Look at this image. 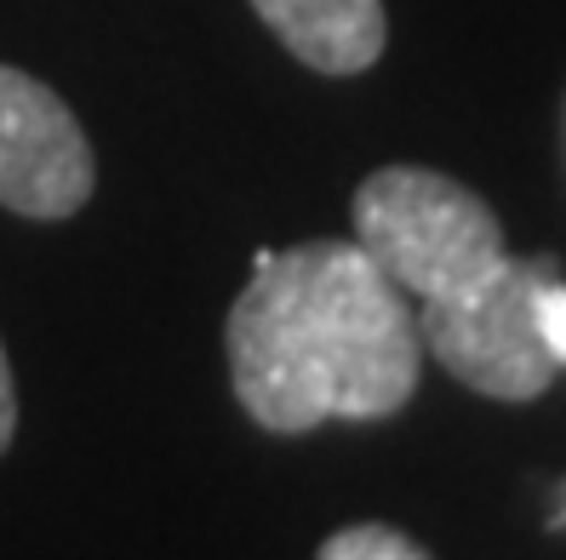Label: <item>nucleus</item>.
I'll list each match as a JSON object with an SVG mask.
<instances>
[{"label": "nucleus", "mask_w": 566, "mask_h": 560, "mask_svg": "<svg viewBox=\"0 0 566 560\" xmlns=\"http://www.w3.org/2000/svg\"><path fill=\"white\" fill-rule=\"evenodd\" d=\"M560 275L555 257H504L458 298L418 304V338L441 367L486 401H538L560 360L538 320V286Z\"/></svg>", "instance_id": "obj_3"}, {"label": "nucleus", "mask_w": 566, "mask_h": 560, "mask_svg": "<svg viewBox=\"0 0 566 560\" xmlns=\"http://www.w3.org/2000/svg\"><path fill=\"white\" fill-rule=\"evenodd\" d=\"M355 246L418 304L458 298L510 257L504 223L436 167H378L355 189Z\"/></svg>", "instance_id": "obj_2"}, {"label": "nucleus", "mask_w": 566, "mask_h": 560, "mask_svg": "<svg viewBox=\"0 0 566 560\" xmlns=\"http://www.w3.org/2000/svg\"><path fill=\"white\" fill-rule=\"evenodd\" d=\"M252 12L315 75H366L389 46L384 0H252Z\"/></svg>", "instance_id": "obj_5"}, {"label": "nucleus", "mask_w": 566, "mask_h": 560, "mask_svg": "<svg viewBox=\"0 0 566 560\" xmlns=\"http://www.w3.org/2000/svg\"><path fill=\"white\" fill-rule=\"evenodd\" d=\"M315 560H429V549L418 538H407L401 526H384V520H360V526H344L332 532Z\"/></svg>", "instance_id": "obj_6"}, {"label": "nucleus", "mask_w": 566, "mask_h": 560, "mask_svg": "<svg viewBox=\"0 0 566 560\" xmlns=\"http://www.w3.org/2000/svg\"><path fill=\"white\" fill-rule=\"evenodd\" d=\"M97 189L92 144L63 97L0 63V207L29 223L75 218Z\"/></svg>", "instance_id": "obj_4"}, {"label": "nucleus", "mask_w": 566, "mask_h": 560, "mask_svg": "<svg viewBox=\"0 0 566 560\" xmlns=\"http://www.w3.org/2000/svg\"><path fill=\"white\" fill-rule=\"evenodd\" d=\"M538 320H544V338H549L560 372H566V281H560V275H549V281L538 286Z\"/></svg>", "instance_id": "obj_7"}, {"label": "nucleus", "mask_w": 566, "mask_h": 560, "mask_svg": "<svg viewBox=\"0 0 566 560\" xmlns=\"http://www.w3.org/2000/svg\"><path fill=\"white\" fill-rule=\"evenodd\" d=\"M18 435V383H12V360H7V344H0V457H7Z\"/></svg>", "instance_id": "obj_8"}, {"label": "nucleus", "mask_w": 566, "mask_h": 560, "mask_svg": "<svg viewBox=\"0 0 566 560\" xmlns=\"http://www.w3.org/2000/svg\"><path fill=\"white\" fill-rule=\"evenodd\" d=\"M223 349L235 401L270 435H310L332 418L384 423L423 372L407 292L355 235L258 252L247 292L229 304Z\"/></svg>", "instance_id": "obj_1"}]
</instances>
